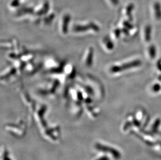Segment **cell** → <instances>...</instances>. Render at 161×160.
I'll use <instances>...</instances> for the list:
<instances>
[{
	"label": "cell",
	"instance_id": "277c9868",
	"mask_svg": "<svg viewBox=\"0 0 161 160\" xmlns=\"http://www.w3.org/2000/svg\"><path fill=\"white\" fill-rule=\"evenodd\" d=\"M110 1L114 5H116L118 3V0H110Z\"/></svg>",
	"mask_w": 161,
	"mask_h": 160
},
{
	"label": "cell",
	"instance_id": "6da1fadb",
	"mask_svg": "<svg viewBox=\"0 0 161 160\" xmlns=\"http://www.w3.org/2000/svg\"><path fill=\"white\" fill-rule=\"evenodd\" d=\"M140 62L138 61V60H136V61H132V62H129V64H126L123 65L121 67H118L116 71H120V70H122L128 69H130L134 67H137L140 64Z\"/></svg>",
	"mask_w": 161,
	"mask_h": 160
},
{
	"label": "cell",
	"instance_id": "3957f363",
	"mask_svg": "<svg viewBox=\"0 0 161 160\" xmlns=\"http://www.w3.org/2000/svg\"><path fill=\"white\" fill-rule=\"evenodd\" d=\"M19 3V0H13L11 3V5L13 7H15L18 5Z\"/></svg>",
	"mask_w": 161,
	"mask_h": 160
},
{
	"label": "cell",
	"instance_id": "7a4b0ae2",
	"mask_svg": "<svg viewBox=\"0 0 161 160\" xmlns=\"http://www.w3.org/2000/svg\"><path fill=\"white\" fill-rule=\"evenodd\" d=\"M154 8L155 9V13H156V18L160 19L161 18V8L160 3H155Z\"/></svg>",
	"mask_w": 161,
	"mask_h": 160
}]
</instances>
